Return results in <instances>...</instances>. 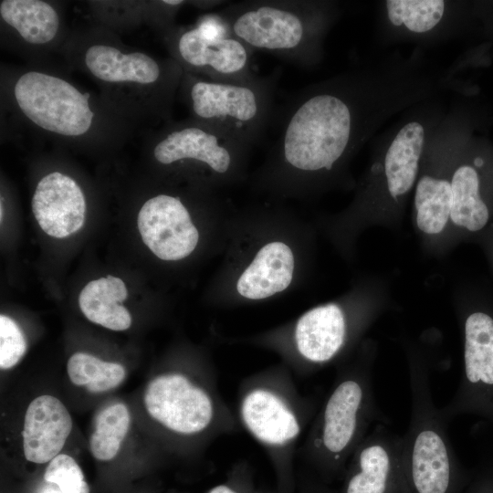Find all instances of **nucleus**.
Segmentation results:
<instances>
[{"label":"nucleus","mask_w":493,"mask_h":493,"mask_svg":"<svg viewBox=\"0 0 493 493\" xmlns=\"http://www.w3.org/2000/svg\"><path fill=\"white\" fill-rule=\"evenodd\" d=\"M317 493H330L327 490H319Z\"/></svg>","instance_id":"nucleus-34"},{"label":"nucleus","mask_w":493,"mask_h":493,"mask_svg":"<svg viewBox=\"0 0 493 493\" xmlns=\"http://www.w3.org/2000/svg\"><path fill=\"white\" fill-rule=\"evenodd\" d=\"M2 19L26 42L42 45L55 38L59 16L55 8L40 0H4L0 3Z\"/></svg>","instance_id":"nucleus-23"},{"label":"nucleus","mask_w":493,"mask_h":493,"mask_svg":"<svg viewBox=\"0 0 493 493\" xmlns=\"http://www.w3.org/2000/svg\"><path fill=\"white\" fill-rule=\"evenodd\" d=\"M411 419L403 437L404 493H462L468 475L451 443L440 408L434 403V362L423 349L407 348Z\"/></svg>","instance_id":"nucleus-4"},{"label":"nucleus","mask_w":493,"mask_h":493,"mask_svg":"<svg viewBox=\"0 0 493 493\" xmlns=\"http://www.w3.org/2000/svg\"><path fill=\"white\" fill-rule=\"evenodd\" d=\"M462 493H493V477L487 474Z\"/></svg>","instance_id":"nucleus-32"},{"label":"nucleus","mask_w":493,"mask_h":493,"mask_svg":"<svg viewBox=\"0 0 493 493\" xmlns=\"http://www.w3.org/2000/svg\"><path fill=\"white\" fill-rule=\"evenodd\" d=\"M248 149L194 120L173 124L155 141L154 159L163 165L192 162L213 173H232Z\"/></svg>","instance_id":"nucleus-12"},{"label":"nucleus","mask_w":493,"mask_h":493,"mask_svg":"<svg viewBox=\"0 0 493 493\" xmlns=\"http://www.w3.org/2000/svg\"><path fill=\"white\" fill-rule=\"evenodd\" d=\"M452 211L451 178L422 175L415 186L414 219L425 237L436 238L450 226Z\"/></svg>","instance_id":"nucleus-22"},{"label":"nucleus","mask_w":493,"mask_h":493,"mask_svg":"<svg viewBox=\"0 0 493 493\" xmlns=\"http://www.w3.org/2000/svg\"><path fill=\"white\" fill-rule=\"evenodd\" d=\"M128 297L124 282L108 275L89 282L79 296V305L85 317L112 330H125L131 324L128 309L121 305Z\"/></svg>","instance_id":"nucleus-21"},{"label":"nucleus","mask_w":493,"mask_h":493,"mask_svg":"<svg viewBox=\"0 0 493 493\" xmlns=\"http://www.w3.org/2000/svg\"><path fill=\"white\" fill-rule=\"evenodd\" d=\"M367 323L352 324L343 309L330 303L304 313L292 330L296 368L300 373L313 372L340 357L352 338Z\"/></svg>","instance_id":"nucleus-13"},{"label":"nucleus","mask_w":493,"mask_h":493,"mask_svg":"<svg viewBox=\"0 0 493 493\" xmlns=\"http://www.w3.org/2000/svg\"><path fill=\"white\" fill-rule=\"evenodd\" d=\"M17 106L39 128L77 137L90 129L94 113L89 94L57 76L39 71L21 75L14 87Z\"/></svg>","instance_id":"nucleus-9"},{"label":"nucleus","mask_w":493,"mask_h":493,"mask_svg":"<svg viewBox=\"0 0 493 493\" xmlns=\"http://www.w3.org/2000/svg\"><path fill=\"white\" fill-rule=\"evenodd\" d=\"M137 225L143 243L163 260L182 259L198 243V231L177 196L158 194L147 200L140 209Z\"/></svg>","instance_id":"nucleus-14"},{"label":"nucleus","mask_w":493,"mask_h":493,"mask_svg":"<svg viewBox=\"0 0 493 493\" xmlns=\"http://www.w3.org/2000/svg\"><path fill=\"white\" fill-rule=\"evenodd\" d=\"M294 257L284 243L264 246L237 281L240 295L261 299L286 289L292 280Z\"/></svg>","instance_id":"nucleus-19"},{"label":"nucleus","mask_w":493,"mask_h":493,"mask_svg":"<svg viewBox=\"0 0 493 493\" xmlns=\"http://www.w3.org/2000/svg\"><path fill=\"white\" fill-rule=\"evenodd\" d=\"M476 238L482 246L493 270V224L491 223Z\"/></svg>","instance_id":"nucleus-31"},{"label":"nucleus","mask_w":493,"mask_h":493,"mask_svg":"<svg viewBox=\"0 0 493 493\" xmlns=\"http://www.w3.org/2000/svg\"><path fill=\"white\" fill-rule=\"evenodd\" d=\"M31 204L39 226L53 237L68 236L84 224V194L75 180L59 172L50 173L38 182Z\"/></svg>","instance_id":"nucleus-17"},{"label":"nucleus","mask_w":493,"mask_h":493,"mask_svg":"<svg viewBox=\"0 0 493 493\" xmlns=\"http://www.w3.org/2000/svg\"><path fill=\"white\" fill-rule=\"evenodd\" d=\"M279 73L274 70L247 81H215L184 71L183 91L193 120L249 149L270 126Z\"/></svg>","instance_id":"nucleus-6"},{"label":"nucleus","mask_w":493,"mask_h":493,"mask_svg":"<svg viewBox=\"0 0 493 493\" xmlns=\"http://www.w3.org/2000/svg\"><path fill=\"white\" fill-rule=\"evenodd\" d=\"M318 408L284 369L254 374L239 385L237 419L267 455L278 493L294 491L298 445Z\"/></svg>","instance_id":"nucleus-3"},{"label":"nucleus","mask_w":493,"mask_h":493,"mask_svg":"<svg viewBox=\"0 0 493 493\" xmlns=\"http://www.w3.org/2000/svg\"><path fill=\"white\" fill-rule=\"evenodd\" d=\"M143 402L161 427L181 438L216 437L240 427L236 414L210 377H194L180 371L161 373L148 383Z\"/></svg>","instance_id":"nucleus-7"},{"label":"nucleus","mask_w":493,"mask_h":493,"mask_svg":"<svg viewBox=\"0 0 493 493\" xmlns=\"http://www.w3.org/2000/svg\"><path fill=\"white\" fill-rule=\"evenodd\" d=\"M403 437L377 423L355 449L336 493H404Z\"/></svg>","instance_id":"nucleus-11"},{"label":"nucleus","mask_w":493,"mask_h":493,"mask_svg":"<svg viewBox=\"0 0 493 493\" xmlns=\"http://www.w3.org/2000/svg\"><path fill=\"white\" fill-rule=\"evenodd\" d=\"M450 226L464 237H477L493 220V160L476 156L451 175Z\"/></svg>","instance_id":"nucleus-15"},{"label":"nucleus","mask_w":493,"mask_h":493,"mask_svg":"<svg viewBox=\"0 0 493 493\" xmlns=\"http://www.w3.org/2000/svg\"><path fill=\"white\" fill-rule=\"evenodd\" d=\"M424 142V127L417 121H411L401 128L388 147L384 157V176L392 199L404 196L414 185Z\"/></svg>","instance_id":"nucleus-20"},{"label":"nucleus","mask_w":493,"mask_h":493,"mask_svg":"<svg viewBox=\"0 0 493 493\" xmlns=\"http://www.w3.org/2000/svg\"><path fill=\"white\" fill-rule=\"evenodd\" d=\"M44 478L56 484L62 493H89L83 472L73 457L58 454L49 461Z\"/></svg>","instance_id":"nucleus-27"},{"label":"nucleus","mask_w":493,"mask_h":493,"mask_svg":"<svg viewBox=\"0 0 493 493\" xmlns=\"http://www.w3.org/2000/svg\"><path fill=\"white\" fill-rule=\"evenodd\" d=\"M353 84L339 80L307 87L276 105L270 123L276 130L270 151L275 163L295 173H330L358 138Z\"/></svg>","instance_id":"nucleus-1"},{"label":"nucleus","mask_w":493,"mask_h":493,"mask_svg":"<svg viewBox=\"0 0 493 493\" xmlns=\"http://www.w3.org/2000/svg\"><path fill=\"white\" fill-rule=\"evenodd\" d=\"M84 62L96 79L107 83L133 82L173 91L181 79L177 62L162 64L145 53H124L109 45L90 46Z\"/></svg>","instance_id":"nucleus-16"},{"label":"nucleus","mask_w":493,"mask_h":493,"mask_svg":"<svg viewBox=\"0 0 493 493\" xmlns=\"http://www.w3.org/2000/svg\"><path fill=\"white\" fill-rule=\"evenodd\" d=\"M71 428V416L61 401L47 394L35 398L25 414V457L37 464L50 461L61 451Z\"/></svg>","instance_id":"nucleus-18"},{"label":"nucleus","mask_w":493,"mask_h":493,"mask_svg":"<svg viewBox=\"0 0 493 493\" xmlns=\"http://www.w3.org/2000/svg\"><path fill=\"white\" fill-rule=\"evenodd\" d=\"M194 26L205 38L219 39L233 37L227 23L218 12L202 16Z\"/></svg>","instance_id":"nucleus-30"},{"label":"nucleus","mask_w":493,"mask_h":493,"mask_svg":"<svg viewBox=\"0 0 493 493\" xmlns=\"http://www.w3.org/2000/svg\"><path fill=\"white\" fill-rule=\"evenodd\" d=\"M95 423V430L89 438L91 454L98 460H110L118 454L128 433L129 410L121 403L110 405L100 411Z\"/></svg>","instance_id":"nucleus-25"},{"label":"nucleus","mask_w":493,"mask_h":493,"mask_svg":"<svg viewBox=\"0 0 493 493\" xmlns=\"http://www.w3.org/2000/svg\"><path fill=\"white\" fill-rule=\"evenodd\" d=\"M374 359L375 348L369 343L355 361L339 369L299 448L305 462L326 481L343 475L373 423L390 422L374 396Z\"/></svg>","instance_id":"nucleus-2"},{"label":"nucleus","mask_w":493,"mask_h":493,"mask_svg":"<svg viewBox=\"0 0 493 493\" xmlns=\"http://www.w3.org/2000/svg\"><path fill=\"white\" fill-rule=\"evenodd\" d=\"M254 490L251 468L242 461L232 467L223 483L213 487L207 493H253Z\"/></svg>","instance_id":"nucleus-29"},{"label":"nucleus","mask_w":493,"mask_h":493,"mask_svg":"<svg viewBox=\"0 0 493 493\" xmlns=\"http://www.w3.org/2000/svg\"><path fill=\"white\" fill-rule=\"evenodd\" d=\"M463 371L457 389L440 408L444 418L467 414L493 424V296L474 290L459 309Z\"/></svg>","instance_id":"nucleus-8"},{"label":"nucleus","mask_w":493,"mask_h":493,"mask_svg":"<svg viewBox=\"0 0 493 493\" xmlns=\"http://www.w3.org/2000/svg\"><path fill=\"white\" fill-rule=\"evenodd\" d=\"M388 18L394 26L404 25L412 32L425 33L434 28L445 12L442 0H388Z\"/></svg>","instance_id":"nucleus-26"},{"label":"nucleus","mask_w":493,"mask_h":493,"mask_svg":"<svg viewBox=\"0 0 493 493\" xmlns=\"http://www.w3.org/2000/svg\"><path fill=\"white\" fill-rule=\"evenodd\" d=\"M218 13L232 36L252 51H266L305 67L320 56V39L331 8L316 1L251 0L228 4Z\"/></svg>","instance_id":"nucleus-5"},{"label":"nucleus","mask_w":493,"mask_h":493,"mask_svg":"<svg viewBox=\"0 0 493 493\" xmlns=\"http://www.w3.org/2000/svg\"><path fill=\"white\" fill-rule=\"evenodd\" d=\"M68 375L76 385H86L92 393H102L118 386L125 378L124 367L103 362L85 352H76L68 361Z\"/></svg>","instance_id":"nucleus-24"},{"label":"nucleus","mask_w":493,"mask_h":493,"mask_svg":"<svg viewBox=\"0 0 493 493\" xmlns=\"http://www.w3.org/2000/svg\"><path fill=\"white\" fill-rule=\"evenodd\" d=\"M253 493H274V492H266V491H262V490H258V489H255L253 491ZM275 493H278V491H276Z\"/></svg>","instance_id":"nucleus-33"},{"label":"nucleus","mask_w":493,"mask_h":493,"mask_svg":"<svg viewBox=\"0 0 493 493\" xmlns=\"http://www.w3.org/2000/svg\"><path fill=\"white\" fill-rule=\"evenodd\" d=\"M26 351L25 336L16 321L0 316V367L3 370L14 367Z\"/></svg>","instance_id":"nucleus-28"},{"label":"nucleus","mask_w":493,"mask_h":493,"mask_svg":"<svg viewBox=\"0 0 493 493\" xmlns=\"http://www.w3.org/2000/svg\"><path fill=\"white\" fill-rule=\"evenodd\" d=\"M168 44L184 71L215 81H247L258 75L252 67L253 51L235 37H203L195 26L172 30Z\"/></svg>","instance_id":"nucleus-10"}]
</instances>
